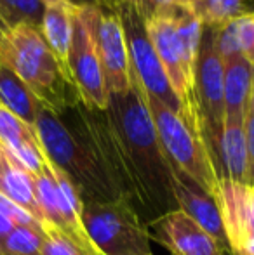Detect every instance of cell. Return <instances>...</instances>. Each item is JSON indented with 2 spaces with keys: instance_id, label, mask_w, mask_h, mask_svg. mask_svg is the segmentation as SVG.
I'll use <instances>...</instances> for the list:
<instances>
[{
  "instance_id": "obj_32",
  "label": "cell",
  "mask_w": 254,
  "mask_h": 255,
  "mask_svg": "<svg viewBox=\"0 0 254 255\" xmlns=\"http://www.w3.org/2000/svg\"><path fill=\"white\" fill-rule=\"evenodd\" d=\"M45 5H51V3H61V2H66V0H42Z\"/></svg>"
},
{
  "instance_id": "obj_12",
  "label": "cell",
  "mask_w": 254,
  "mask_h": 255,
  "mask_svg": "<svg viewBox=\"0 0 254 255\" xmlns=\"http://www.w3.org/2000/svg\"><path fill=\"white\" fill-rule=\"evenodd\" d=\"M152 240L173 255H225V249L181 210L160 215L148 224Z\"/></svg>"
},
{
  "instance_id": "obj_20",
  "label": "cell",
  "mask_w": 254,
  "mask_h": 255,
  "mask_svg": "<svg viewBox=\"0 0 254 255\" xmlns=\"http://www.w3.org/2000/svg\"><path fill=\"white\" fill-rule=\"evenodd\" d=\"M214 30L216 47L223 59L228 56H242L254 66V10Z\"/></svg>"
},
{
  "instance_id": "obj_19",
  "label": "cell",
  "mask_w": 254,
  "mask_h": 255,
  "mask_svg": "<svg viewBox=\"0 0 254 255\" xmlns=\"http://www.w3.org/2000/svg\"><path fill=\"white\" fill-rule=\"evenodd\" d=\"M0 106L9 110L23 122L33 127L44 104L21 82L10 68L0 63Z\"/></svg>"
},
{
  "instance_id": "obj_21",
  "label": "cell",
  "mask_w": 254,
  "mask_h": 255,
  "mask_svg": "<svg viewBox=\"0 0 254 255\" xmlns=\"http://www.w3.org/2000/svg\"><path fill=\"white\" fill-rule=\"evenodd\" d=\"M254 10V0H200L193 12L204 26L221 28L232 19Z\"/></svg>"
},
{
  "instance_id": "obj_33",
  "label": "cell",
  "mask_w": 254,
  "mask_h": 255,
  "mask_svg": "<svg viewBox=\"0 0 254 255\" xmlns=\"http://www.w3.org/2000/svg\"><path fill=\"white\" fill-rule=\"evenodd\" d=\"M0 23H2V24H5V23H3V19H2V14H0ZM5 26H7V24H5Z\"/></svg>"
},
{
  "instance_id": "obj_34",
  "label": "cell",
  "mask_w": 254,
  "mask_h": 255,
  "mask_svg": "<svg viewBox=\"0 0 254 255\" xmlns=\"http://www.w3.org/2000/svg\"><path fill=\"white\" fill-rule=\"evenodd\" d=\"M253 96H254V87H253Z\"/></svg>"
},
{
  "instance_id": "obj_2",
  "label": "cell",
  "mask_w": 254,
  "mask_h": 255,
  "mask_svg": "<svg viewBox=\"0 0 254 255\" xmlns=\"http://www.w3.org/2000/svg\"><path fill=\"white\" fill-rule=\"evenodd\" d=\"M44 156L63 172L85 202H113L122 193L110 179L92 146L63 120L61 115L42 108L33 125Z\"/></svg>"
},
{
  "instance_id": "obj_14",
  "label": "cell",
  "mask_w": 254,
  "mask_h": 255,
  "mask_svg": "<svg viewBox=\"0 0 254 255\" xmlns=\"http://www.w3.org/2000/svg\"><path fill=\"white\" fill-rule=\"evenodd\" d=\"M0 148L33 175L42 174L47 167L35 128L3 106H0Z\"/></svg>"
},
{
  "instance_id": "obj_7",
  "label": "cell",
  "mask_w": 254,
  "mask_h": 255,
  "mask_svg": "<svg viewBox=\"0 0 254 255\" xmlns=\"http://www.w3.org/2000/svg\"><path fill=\"white\" fill-rule=\"evenodd\" d=\"M192 101L200 122L204 142L213 163L214 174L218 167L220 142L225 125L223 96V57L216 47V30L204 26L200 47L193 70Z\"/></svg>"
},
{
  "instance_id": "obj_35",
  "label": "cell",
  "mask_w": 254,
  "mask_h": 255,
  "mask_svg": "<svg viewBox=\"0 0 254 255\" xmlns=\"http://www.w3.org/2000/svg\"><path fill=\"white\" fill-rule=\"evenodd\" d=\"M98 255H101V254H99V252H98Z\"/></svg>"
},
{
  "instance_id": "obj_24",
  "label": "cell",
  "mask_w": 254,
  "mask_h": 255,
  "mask_svg": "<svg viewBox=\"0 0 254 255\" xmlns=\"http://www.w3.org/2000/svg\"><path fill=\"white\" fill-rule=\"evenodd\" d=\"M44 233L45 236L40 249V255H84V252L54 226L45 222Z\"/></svg>"
},
{
  "instance_id": "obj_25",
  "label": "cell",
  "mask_w": 254,
  "mask_h": 255,
  "mask_svg": "<svg viewBox=\"0 0 254 255\" xmlns=\"http://www.w3.org/2000/svg\"><path fill=\"white\" fill-rule=\"evenodd\" d=\"M0 212H2L9 221H12L14 226H26V228L44 229V224H40V222L35 217H31L26 210H23L19 205L12 203L3 195H0Z\"/></svg>"
},
{
  "instance_id": "obj_13",
  "label": "cell",
  "mask_w": 254,
  "mask_h": 255,
  "mask_svg": "<svg viewBox=\"0 0 254 255\" xmlns=\"http://www.w3.org/2000/svg\"><path fill=\"white\" fill-rule=\"evenodd\" d=\"M173 195L176 208L195 221L206 233H209L218 243L228 252L227 236L221 222L220 207L213 195L204 191L193 179L173 170Z\"/></svg>"
},
{
  "instance_id": "obj_18",
  "label": "cell",
  "mask_w": 254,
  "mask_h": 255,
  "mask_svg": "<svg viewBox=\"0 0 254 255\" xmlns=\"http://www.w3.org/2000/svg\"><path fill=\"white\" fill-rule=\"evenodd\" d=\"M40 33L47 47L54 54L58 63L66 71L68 78V56H70L71 37H73V7L68 2L45 5L40 21Z\"/></svg>"
},
{
  "instance_id": "obj_9",
  "label": "cell",
  "mask_w": 254,
  "mask_h": 255,
  "mask_svg": "<svg viewBox=\"0 0 254 255\" xmlns=\"http://www.w3.org/2000/svg\"><path fill=\"white\" fill-rule=\"evenodd\" d=\"M91 30L110 96L126 94L132 85V71L122 21L115 9L78 7Z\"/></svg>"
},
{
  "instance_id": "obj_10",
  "label": "cell",
  "mask_w": 254,
  "mask_h": 255,
  "mask_svg": "<svg viewBox=\"0 0 254 255\" xmlns=\"http://www.w3.org/2000/svg\"><path fill=\"white\" fill-rule=\"evenodd\" d=\"M68 73L80 103L89 110H108L110 94L106 89L105 75L99 63L91 30L82 16L80 9L73 7V37H71Z\"/></svg>"
},
{
  "instance_id": "obj_23",
  "label": "cell",
  "mask_w": 254,
  "mask_h": 255,
  "mask_svg": "<svg viewBox=\"0 0 254 255\" xmlns=\"http://www.w3.org/2000/svg\"><path fill=\"white\" fill-rule=\"evenodd\" d=\"M44 229L14 226L2 245V255H40Z\"/></svg>"
},
{
  "instance_id": "obj_16",
  "label": "cell",
  "mask_w": 254,
  "mask_h": 255,
  "mask_svg": "<svg viewBox=\"0 0 254 255\" xmlns=\"http://www.w3.org/2000/svg\"><path fill=\"white\" fill-rule=\"evenodd\" d=\"M218 181L249 184V160L244 122L225 120L216 167Z\"/></svg>"
},
{
  "instance_id": "obj_15",
  "label": "cell",
  "mask_w": 254,
  "mask_h": 255,
  "mask_svg": "<svg viewBox=\"0 0 254 255\" xmlns=\"http://www.w3.org/2000/svg\"><path fill=\"white\" fill-rule=\"evenodd\" d=\"M254 87V66L242 56L223 59L225 120L244 122Z\"/></svg>"
},
{
  "instance_id": "obj_1",
  "label": "cell",
  "mask_w": 254,
  "mask_h": 255,
  "mask_svg": "<svg viewBox=\"0 0 254 255\" xmlns=\"http://www.w3.org/2000/svg\"><path fill=\"white\" fill-rule=\"evenodd\" d=\"M108 115L120 148L126 193L146 224L178 210L173 195V168L160 148L145 91L132 77L126 94L110 96Z\"/></svg>"
},
{
  "instance_id": "obj_5",
  "label": "cell",
  "mask_w": 254,
  "mask_h": 255,
  "mask_svg": "<svg viewBox=\"0 0 254 255\" xmlns=\"http://www.w3.org/2000/svg\"><path fill=\"white\" fill-rule=\"evenodd\" d=\"M145 98L160 148L171 168L193 179L204 191L214 196L218 191V177L200 132L195 106H185V110L178 113L150 96L145 94Z\"/></svg>"
},
{
  "instance_id": "obj_31",
  "label": "cell",
  "mask_w": 254,
  "mask_h": 255,
  "mask_svg": "<svg viewBox=\"0 0 254 255\" xmlns=\"http://www.w3.org/2000/svg\"><path fill=\"white\" fill-rule=\"evenodd\" d=\"M176 2L181 3V5H185V7H190V9H193V7L200 2V0H176Z\"/></svg>"
},
{
  "instance_id": "obj_22",
  "label": "cell",
  "mask_w": 254,
  "mask_h": 255,
  "mask_svg": "<svg viewBox=\"0 0 254 255\" xmlns=\"http://www.w3.org/2000/svg\"><path fill=\"white\" fill-rule=\"evenodd\" d=\"M45 3L42 0H0V14L7 28L31 24L40 28Z\"/></svg>"
},
{
  "instance_id": "obj_11",
  "label": "cell",
  "mask_w": 254,
  "mask_h": 255,
  "mask_svg": "<svg viewBox=\"0 0 254 255\" xmlns=\"http://www.w3.org/2000/svg\"><path fill=\"white\" fill-rule=\"evenodd\" d=\"M230 255H254V184L218 181L214 195Z\"/></svg>"
},
{
  "instance_id": "obj_27",
  "label": "cell",
  "mask_w": 254,
  "mask_h": 255,
  "mask_svg": "<svg viewBox=\"0 0 254 255\" xmlns=\"http://www.w3.org/2000/svg\"><path fill=\"white\" fill-rule=\"evenodd\" d=\"M244 132H246V146H248V160H249V184H254V96L249 103L248 113L244 118Z\"/></svg>"
},
{
  "instance_id": "obj_4",
  "label": "cell",
  "mask_w": 254,
  "mask_h": 255,
  "mask_svg": "<svg viewBox=\"0 0 254 255\" xmlns=\"http://www.w3.org/2000/svg\"><path fill=\"white\" fill-rule=\"evenodd\" d=\"M145 23L150 40L178 99L185 106L193 104V70L204 31L202 21L193 9L176 2L153 14Z\"/></svg>"
},
{
  "instance_id": "obj_3",
  "label": "cell",
  "mask_w": 254,
  "mask_h": 255,
  "mask_svg": "<svg viewBox=\"0 0 254 255\" xmlns=\"http://www.w3.org/2000/svg\"><path fill=\"white\" fill-rule=\"evenodd\" d=\"M0 63L10 68L35 98L54 113L64 115L80 103L77 89L47 47L40 28L31 24L9 28Z\"/></svg>"
},
{
  "instance_id": "obj_29",
  "label": "cell",
  "mask_w": 254,
  "mask_h": 255,
  "mask_svg": "<svg viewBox=\"0 0 254 255\" xmlns=\"http://www.w3.org/2000/svg\"><path fill=\"white\" fill-rule=\"evenodd\" d=\"M14 229V222L9 221L5 215L0 212V255H2V245H3V240L7 238L10 231Z\"/></svg>"
},
{
  "instance_id": "obj_28",
  "label": "cell",
  "mask_w": 254,
  "mask_h": 255,
  "mask_svg": "<svg viewBox=\"0 0 254 255\" xmlns=\"http://www.w3.org/2000/svg\"><path fill=\"white\" fill-rule=\"evenodd\" d=\"M71 7H99V9H115V0H66Z\"/></svg>"
},
{
  "instance_id": "obj_26",
  "label": "cell",
  "mask_w": 254,
  "mask_h": 255,
  "mask_svg": "<svg viewBox=\"0 0 254 255\" xmlns=\"http://www.w3.org/2000/svg\"><path fill=\"white\" fill-rule=\"evenodd\" d=\"M115 2L127 3L129 7H132V9L146 21V19H150L153 14L159 12V10L176 3V0H115Z\"/></svg>"
},
{
  "instance_id": "obj_8",
  "label": "cell",
  "mask_w": 254,
  "mask_h": 255,
  "mask_svg": "<svg viewBox=\"0 0 254 255\" xmlns=\"http://www.w3.org/2000/svg\"><path fill=\"white\" fill-rule=\"evenodd\" d=\"M115 10L122 21L132 77L141 85L146 96L157 99L173 111H183L185 104L178 99L176 92L171 87L169 78L148 37L145 19L127 3L115 2Z\"/></svg>"
},
{
  "instance_id": "obj_30",
  "label": "cell",
  "mask_w": 254,
  "mask_h": 255,
  "mask_svg": "<svg viewBox=\"0 0 254 255\" xmlns=\"http://www.w3.org/2000/svg\"><path fill=\"white\" fill-rule=\"evenodd\" d=\"M7 31H9V28H7L5 24L0 23V52H2L3 45H5V35H7Z\"/></svg>"
},
{
  "instance_id": "obj_6",
  "label": "cell",
  "mask_w": 254,
  "mask_h": 255,
  "mask_svg": "<svg viewBox=\"0 0 254 255\" xmlns=\"http://www.w3.org/2000/svg\"><path fill=\"white\" fill-rule=\"evenodd\" d=\"M82 224L101 255H153L152 235L131 198L85 202Z\"/></svg>"
},
{
  "instance_id": "obj_17",
  "label": "cell",
  "mask_w": 254,
  "mask_h": 255,
  "mask_svg": "<svg viewBox=\"0 0 254 255\" xmlns=\"http://www.w3.org/2000/svg\"><path fill=\"white\" fill-rule=\"evenodd\" d=\"M0 195L19 205L31 217L44 224V217L35 198V175L21 167L2 148H0Z\"/></svg>"
}]
</instances>
